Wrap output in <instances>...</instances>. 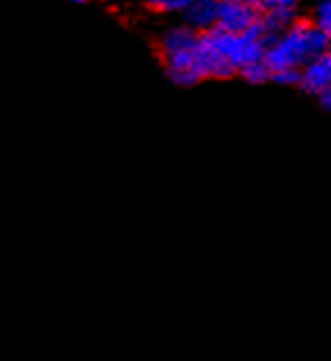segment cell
<instances>
[{"instance_id":"obj_2","label":"cell","mask_w":331,"mask_h":361,"mask_svg":"<svg viewBox=\"0 0 331 361\" xmlns=\"http://www.w3.org/2000/svg\"><path fill=\"white\" fill-rule=\"evenodd\" d=\"M261 18V12L254 7H247L238 3V0H217V21L215 27H220L224 32L242 35L251 23H256Z\"/></svg>"},{"instance_id":"obj_13","label":"cell","mask_w":331,"mask_h":361,"mask_svg":"<svg viewBox=\"0 0 331 361\" xmlns=\"http://www.w3.org/2000/svg\"><path fill=\"white\" fill-rule=\"evenodd\" d=\"M238 3L247 5V7H254V9H258V12H263V9H265V0H238Z\"/></svg>"},{"instance_id":"obj_9","label":"cell","mask_w":331,"mask_h":361,"mask_svg":"<svg viewBox=\"0 0 331 361\" xmlns=\"http://www.w3.org/2000/svg\"><path fill=\"white\" fill-rule=\"evenodd\" d=\"M194 0H146L149 9L158 14H183Z\"/></svg>"},{"instance_id":"obj_14","label":"cell","mask_w":331,"mask_h":361,"mask_svg":"<svg viewBox=\"0 0 331 361\" xmlns=\"http://www.w3.org/2000/svg\"><path fill=\"white\" fill-rule=\"evenodd\" d=\"M66 3H73V5H87L89 0H66Z\"/></svg>"},{"instance_id":"obj_3","label":"cell","mask_w":331,"mask_h":361,"mask_svg":"<svg viewBox=\"0 0 331 361\" xmlns=\"http://www.w3.org/2000/svg\"><path fill=\"white\" fill-rule=\"evenodd\" d=\"M297 87L308 97H318L325 90H331V53L318 55L301 66Z\"/></svg>"},{"instance_id":"obj_5","label":"cell","mask_w":331,"mask_h":361,"mask_svg":"<svg viewBox=\"0 0 331 361\" xmlns=\"http://www.w3.org/2000/svg\"><path fill=\"white\" fill-rule=\"evenodd\" d=\"M185 25H190L196 32H206L215 27L217 21V0H194L183 12Z\"/></svg>"},{"instance_id":"obj_6","label":"cell","mask_w":331,"mask_h":361,"mask_svg":"<svg viewBox=\"0 0 331 361\" xmlns=\"http://www.w3.org/2000/svg\"><path fill=\"white\" fill-rule=\"evenodd\" d=\"M299 16H301L299 7H268L261 12V21L268 32L281 35V32H286Z\"/></svg>"},{"instance_id":"obj_8","label":"cell","mask_w":331,"mask_h":361,"mask_svg":"<svg viewBox=\"0 0 331 361\" xmlns=\"http://www.w3.org/2000/svg\"><path fill=\"white\" fill-rule=\"evenodd\" d=\"M311 25H316L318 30H325L331 35V0H316L313 14L308 16Z\"/></svg>"},{"instance_id":"obj_7","label":"cell","mask_w":331,"mask_h":361,"mask_svg":"<svg viewBox=\"0 0 331 361\" xmlns=\"http://www.w3.org/2000/svg\"><path fill=\"white\" fill-rule=\"evenodd\" d=\"M238 75L249 85H268L272 78V73H270L268 66H265V62H254V64L242 66V69L238 71Z\"/></svg>"},{"instance_id":"obj_4","label":"cell","mask_w":331,"mask_h":361,"mask_svg":"<svg viewBox=\"0 0 331 361\" xmlns=\"http://www.w3.org/2000/svg\"><path fill=\"white\" fill-rule=\"evenodd\" d=\"M199 42V32L192 30L190 25H172V27H167V30L158 37V42H156V49H158V55H160V60H165L169 58V55H174L178 51H185V49H190V46H194Z\"/></svg>"},{"instance_id":"obj_10","label":"cell","mask_w":331,"mask_h":361,"mask_svg":"<svg viewBox=\"0 0 331 361\" xmlns=\"http://www.w3.org/2000/svg\"><path fill=\"white\" fill-rule=\"evenodd\" d=\"M270 82H277V85H281V87H297L299 85V69H283V71L272 73Z\"/></svg>"},{"instance_id":"obj_11","label":"cell","mask_w":331,"mask_h":361,"mask_svg":"<svg viewBox=\"0 0 331 361\" xmlns=\"http://www.w3.org/2000/svg\"><path fill=\"white\" fill-rule=\"evenodd\" d=\"M268 7H299V0H265V9Z\"/></svg>"},{"instance_id":"obj_12","label":"cell","mask_w":331,"mask_h":361,"mask_svg":"<svg viewBox=\"0 0 331 361\" xmlns=\"http://www.w3.org/2000/svg\"><path fill=\"white\" fill-rule=\"evenodd\" d=\"M318 103H320V108H323L325 112H329L331 110V90H325L323 94H318Z\"/></svg>"},{"instance_id":"obj_1","label":"cell","mask_w":331,"mask_h":361,"mask_svg":"<svg viewBox=\"0 0 331 361\" xmlns=\"http://www.w3.org/2000/svg\"><path fill=\"white\" fill-rule=\"evenodd\" d=\"M325 53H331V35L311 25L308 16H299L270 49H265L263 62L270 73H277L283 69H301L308 60Z\"/></svg>"}]
</instances>
